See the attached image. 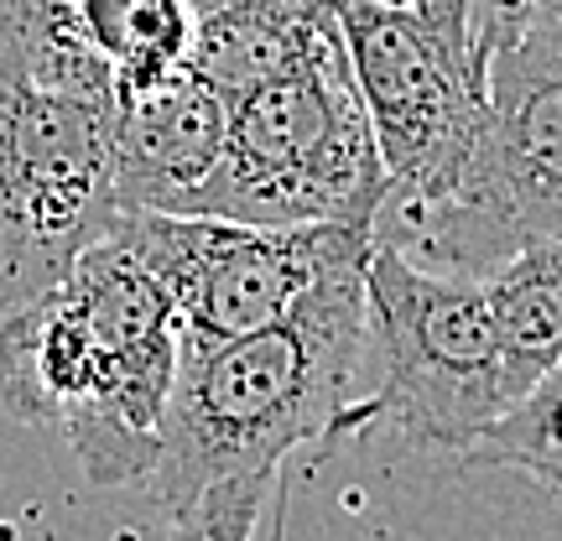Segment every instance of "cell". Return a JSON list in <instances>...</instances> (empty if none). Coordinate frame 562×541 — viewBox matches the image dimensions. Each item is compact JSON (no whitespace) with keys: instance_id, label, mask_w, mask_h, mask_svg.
<instances>
[{"instance_id":"obj_19","label":"cell","mask_w":562,"mask_h":541,"mask_svg":"<svg viewBox=\"0 0 562 541\" xmlns=\"http://www.w3.org/2000/svg\"><path fill=\"white\" fill-rule=\"evenodd\" d=\"M537 11H552V16H562V0H531Z\"/></svg>"},{"instance_id":"obj_5","label":"cell","mask_w":562,"mask_h":541,"mask_svg":"<svg viewBox=\"0 0 562 541\" xmlns=\"http://www.w3.org/2000/svg\"><path fill=\"white\" fill-rule=\"evenodd\" d=\"M391 199L344 32L318 58L229 100L224 161L203 214L240 224H370Z\"/></svg>"},{"instance_id":"obj_6","label":"cell","mask_w":562,"mask_h":541,"mask_svg":"<svg viewBox=\"0 0 562 541\" xmlns=\"http://www.w3.org/2000/svg\"><path fill=\"white\" fill-rule=\"evenodd\" d=\"M115 214L110 104L0 79V318L74 277Z\"/></svg>"},{"instance_id":"obj_1","label":"cell","mask_w":562,"mask_h":541,"mask_svg":"<svg viewBox=\"0 0 562 541\" xmlns=\"http://www.w3.org/2000/svg\"><path fill=\"white\" fill-rule=\"evenodd\" d=\"M364 266L328 277L256 334L182 343L161 459L146 480L151 500L178 510L203 484L277 474L292 448H318L364 364Z\"/></svg>"},{"instance_id":"obj_9","label":"cell","mask_w":562,"mask_h":541,"mask_svg":"<svg viewBox=\"0 0 562 541\" xmlns=\"http://www.w3.org/2000/svg\"><path fill=\"white\" fill-rule=\"evenodd\" d=\"M334 37L339 11H318L302 0H235L214 16H199L188 68L229 104L318 58Z\"/></svg>"},{"instance_id":"obj_18","label":"cell","mask_w":562,"mask_h":541,"mask_svg":"<svg viewBox=\"0 0 562 541\" xmlns=\"http://www.w3.org/2000/svg\"><path fill=\"white\" fill-rule=\"evenodd\" d=\"M302 5H318V11H339L344 0H302ZM402 5H406V0H402Z\"/></svg>"},{"instance_id":"obj_4","label":"cell","mask_w":562,"mask_h":541,"mask_svg":"<svg viewBox=\"0 0 562 541\" xmlns=\"http://www.w3.org/2000/svg\"><path fill=\"white\" fill-rule=\"evenodd\" d=\"M339 32L391 199L375 235L459 188L484 125L480 16L448 0H344Z\"/></svg>"},{"instance_id":"obj_8","label":"cell","mask_w":562,"mask_h":541,"mask_svg":"<svg viewBox=\"0 0 562 541\" xmlns=\"http://www.w3.org/2000/svg\"><path fill=\"white\" fill-rule=\"evenodd\" d=\"M229 104L178 63L161 74H115L110 172L121 214H203L224 161Z\"/></svg>"},{"instance_id":"obj_11","label":"cell","mask_w":562,"mask_h":541,"mask_svg":"<svg viewBox=\"0 0 562 541\" xmlns=\"http://www.w3.org/2000/svg\"><path fill=\"white\" fill-rule=\"evenodd\" d=\"M484 297L495 313L510 391L521 402L562 364V240L516 250L501 271L484 277Z\"/></svg>"},{"instance_id":"obj_12","label":"cell","mask_w":562,"mask_h":541,"mask_svg":"<svg viewBox=\"0 0 562 541\" xmlns=\"http://www.w3.org/2000/svg\"><path fill=\"white\" fill-rule=\"evenodd\" d=\"M469 463H501L526 480H537L547 495L562 500V364L526 391L469 453Z\"/></svg>"},{"instance_id":"obj_2","label":"cell","mask_w":562,"mask_h":541,"mask_svg":"<svg viewBox=\"0 0 562 541\" xmlns=\"http://www.w3.org/2000/svg\"><path fill=\"white\" fill-rule=\"evenodd\" d=\"M484 125L459 188L375 240L442 277L484 281L516 250L562 240V16L495 0L480 21Z\"/></svg>"},{"instance_id":"obj_7","label":"cell","mask_w":562,"mask_h":541,"mask_svg":"<svg viewBox=\"0 0 562 541\" xmlns=\"http://www.w3.org/2000/svg\"><path fill=\"white\" fill-rule=\"evenodd\" d=\"M115 235L172 292L182 343H224L286 318L313 286L360 271L370 224H240L209 214H115Z\"/></svg>"},{"instance_id":"obj_3","label":"cell","mask_w":562,"mask_h":541,"mask_svg":"<svg viewBox=\"0 0 562 541\" xmlns=\"http://www.w3.org/2000/svg\"><path fill=\"white\" fill-rule=\"evenodd\" d=\"M364 318L375 385L360 402L349 396L328 421L318 459L370 427H391L412 448L463 459L516 406L484 281L427 271L402 245L375 240L364 266Z\"/></svg>"},{"instance_id":"obj_16","label":"cell","mask_w":562,"mask_h":541,"mask_svg":"<svg viewBox=\"0 0 562 541\" xmlns=\"http://www.w3.org/2000/svg\"><path fill=\"white\" fill-rule=\"evenodd\" d=\"M224 5H235V0H193V16H214Z\"/></svg>"},{"instance_id":"obj_14","label":"cell","mask_w":562,"mask_h":541,"mask_svg":"<svg viewBox=\"0 0 562 541\" xmlns=\"http://www.w3.org/2000/svg\"><path fill=\"white\" fill-rule=\"evenodd\" d=\"M74 16H79L83 37L94 42V53L121 68L125 42H131V16H136V0H74Z\"/></svg>"},{"instance_id":"obj_15","label":"cell","mask_w":562,"mask_h":541,"mask_svg":"<svg viewBox=\"0 0 562 541\" xmlns=\"http://www.w3.org/2000/svg\"><path fill=\"white\" fill-rule=\"evenodd\" d=\"M281 521H286V489L277 480V521H271V541H281Z\"/></svg>"},{"instance_id":"obj_10","label":"cell","mask_w":562,"mask_h":541,"mask_svg":"<svg viewBox=\"0 0 562 541\" xmlns=\"http://www.w3.org/2000/svg\"><path fill=\"white\" fill-rule=\"evenodd\" d=\"M0 79L115 104V63L83 37L74 0H0Z\"/></svg>"},{"instance_id":"obj_13","label":"cell","mask_w":562,"mask_h":541,"mask_svg":"<svg viewBox=\"0 0 562 541\" xmlns=\"http://www.w3.org/2000/svg\"><path fill=\"white\" fill-rule=\"evenodd\" d=\"M277 474H235V480L203 484L199 495L172 510L167 541H256L266 505L277 500Z\"/></svg>"},{"instance_id":"obj_17","label":"cell","mask_w":562,"mask_h":541,"mask_svg":"<svg viewBox=\"0 0 562 541\" xmlns=\"http://www.w3.org/2000/svg\"><path fill=\"white\" fill-rule=\"evenodd\" d=\"M448 5H463V11H474V16L484 21V11H490V5H495V0H448Z\"/></svg>"}]
</instances>
